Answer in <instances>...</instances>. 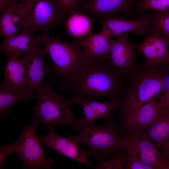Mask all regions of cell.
Instances as JSON below:
<instances>
[{
  "label": "cell",
  "instance_id": "1",
  "mask_svg": "<svg viewBox=\"0 0 169 169\" xmlns=\"http://www.w3.org/2000/svg\"><path fill=\"white\" fill-rule=\"evenodd\" d=\"M108 60H89L59 88L86 100L103 96L120 100L127 80L112 69Z\"/></svg>",
  "mask_w": 169,
  "mask_h": 169
},
{
  "label": "cell",
  "instance_id": "2",
  "mask_svg": "<svg viewBox=\"0 0 169 169\" xmlns=\"http://www.w3.org/2000/svg\"><path fill=\"white\" fill-rule=\"evenodd\" d=\"M167 73L163 65L136 67L127 81L116 109L118 119L158 97L163 91Z\"/></svg>",
  "mask_w": 169,
  "mask_h": 169
},
{
  "label": "cell",
  "instance_id": "3",
  "mask_svg": "<svg viewBox=\"0 0 169 169\" xmlns=\"http://www.w3.org/2000/svg\"><path fill=\"white\" fill-rule=\"evenodd\" d=\"M77 134L71 136L77 143L87 147L88 155L97 161L106 160L110 153L114 154L122 149L123 140L118 132L115 119L110 117L105 125L98 126L94 123L75 125L71 128Z\"/></svg>",
  "mask_w": 169,
  "mask_h": 169
},
{
  "label": "cell",
  "instance_id": "4",
  "mask_svg": "<svg viewBox=\"0 0 169 169\" xmlns=\"http://www.w3.org/2000/svg\"><path fill=\"white\" fill-rule=\"evenodd\" d=\"M50 84L49 82L44 83L36 92V103L31 110L33 121L49 128L59 124L71 128L78 119L71 111L70 100L54 91Z\"/></svg>",
  "mask_w": 169,
  "mask_h": 169
},
{
  "label": "cell",
  "instance_id": "5",
  "mask_svg": "<svg viewBox=\"0 0 169 169\" xmlns=\"http://www.w3.org/2000/svg\"><path fill=\"white\" fill-rule=\"evenodd\" d=\"M39 36L47 54L52 60L56 71L61 78L59 87L70 80L78 69L89 60L76 40L68 43L51 36L47 32Z\"/></svg>",
  "mask_w": 169,
  "mask_h": 169
},
{
  "label": "cell",
  "instance_id": "6",
  "mask_svg": "<svg viewBox=\"0 0 169 169\" xmlns=\"http://www.w3.org/2000/svg\"><path fill=\"white\" fill-rule=\"evenodd\" d=\"M38 124L33 121L29 125H23L20 136L14 143L0 146V167L5 158L12 153L18 155L24 164V169H51L54 161L46 159L45 152L35 133Z\"/></svg>",
  "mask_w": 169,
  "mask_h": 169
},
{
  "label": "cell",
  "instance_id": "7",
  "mask_svg": "<svg viewBox=\"0 0 169 169\" xmlns=\"http://www.w3.org/2000/svg\"><path fill=\"white\" fill-rule=\"evenodd\" d=\"M25 21V30L32 34L47 32L63 24L68 13L59 7L58 0H19Z\"/></svg>",
  "mask_w": 169,
  "mask_h": 169
},
{
  "label": "cell",
  "instance_id": "8",
  "mask_svg": "<svg viewBox=\"0 0 169 169\" xmlns=\"http://www.w3.org/2000/svg\"><path fill=\"white\" fill-rule=\"evenodd\" d=\"M128 33H125L110 40L109 53V65L115 72L127 81L135 69L137 43H131L128 39Z\"/></svg>",
  "mask_w": 169,
  "mask_h": 169
},
{
  "label": "cell",
  "instance_id": "9",
  "mask_svg": "<svg viewBox=\"0 0 169 169\" xmlns=\"http://www.w3.org/2000/svg\"><path fill=\"white\" fill-rule=\"evenodd\" d=\"M122 148L133 151L144 163L155 169H164L167 161L160 151V148L141 132H131L121 135Z\"/></svg>",
  "mask_w": 169,
  "mask_h": 169
},
{
  "label": "cell",
  "instance_id": "10",
  "mask_svg": "<svg viewBox=\"0 0 169 169\" xmlns=\"http://www.w3.org/2000/svg\"><path fill=\"white\" fill-rule=\"evenodd\" d=\"M47 54L45 47L38 43L28 53L19 56L26 68L28 90L36 92L44 84L45 76L55 72L54 68L48 65L44 59Z\"/></svg>",
  "mask_w": 169,
  "mask_h": 169
},
{
  "label": "cell",
  "instance_id": "11",
  "mask_svg": "<svg viewBox=\"0 0 169 169\" xmlns=\"http://www.w3.org/2000/svg\"><path fill=\"white\" fill-rule=\"evenodd\" d=\"M135 0H86L79 6V10L88 13L94 20L126 14L134 17Z\"/></svg>",
  "mask_w": 169,
  "mask_h": 169
},
{
  "label": "cell",
  "instance_id": "12",
  "mask_svg": "<svg viewBox=\"0 0 169 169\" xmlns=\"http://www.w3.org/2000/svg\"><path fill=\"white\" fill-rule=\"evenodd\" d=\"M158 97L119 119L118 127L121 129V135L131 132H143L154 122L159 113L160 108L157 100Z\"/></svg>",
  "mask_w": 169,
  "mask_h": 169
},
{
  "label": "cell",
  "instance_id": "13",
  "mask_svg": "<svg viewBox=\"0 0 169 169\" xmlns=\"http://www.w3.org/2000/svg\"><path fill=\"white\" fill-rule=\"evenodd\" d=\"M39 139L43 145L56 151L63 155L83 163L89 167L93 165L88 159L87 151H85L71 137L61 136L54 131V127L49 128L48 134L40 136Z\"/></svg>",
  "mask_w": 169,
  "mask_h": 169
},
{
  "label": "cell",
  "instance_id": "14",
  "mask_svg": "<svg viewBox=\"0 0 169 169\" xmlns=\"http://www.w3.org/2000/svg\"><path fill=\"white\" fill-rule=\"evenodd\" d=\"M146 35L143 41L137 44V49L144 56V64L149 66H159L169 63L168 44L157 32L152 31Z\"/></svg>",
  "mask_w": 169,
  "mask_h": 169
},
{
  "label": "cell",
  "instance_id": "15",
  "mask_svg": "<svg viewBox=\"0 0 169 169\" xmlns=\"http://www.w3.org/2000/svg\"><path fill=\"white\" fill-rule=\"evenodd\" d=\"M101 24L102 28L100 33L108 37H117L132 31L135 35H148L151 33L150 26L146 20L136 17L131 20L122 17H111L104 19Z\"/></svg>",
  "mask_w": 169,
  "mask_h": 169
},
{
  "label": "cell",
  "instance_id": "16",
  "mask_svg": "<svg viewBox=\"0 0 169 169\" xmlns=\"http://www.w3.org/2000/svg\"><path fill=\"white\" fill-rule=\"evenodd\" d=\"M0 87L17 93L28 91L25 66L21 59L8 56Z\"/></svg>",
  "mask_w": 169,
  "mask_h": 169
},
{
  "label": "cell",
  "instance_id": "17",
  "mask_svg": "<svg viewBox=\"0 0 169 169\" xmlns=\"http://www.w3.org/2000/svg\"><path fill=\"white\" fill-rule=\"evenodd\" d=\"M39 43V36L33 38L32 34L23 30L3 39L0 45V51L8 56L18 58L29 52Z\"/></svg>",
  "mask_w": 169,
  "mask_h": 169
},
{
  "label": "cell",
  "instance_id": "18",
  "mask_svg": "<svg viewBox=\"0 0 169 169\" xmlns=\"http://www.w3.org/2000/svg\"><path fill=\"white\" fill-rule=\"evenodd\" d=\"M76 41L81 48H84L83 52L89 60L109 59L110 40L105 35L92 32L85 38Z\"/></svg>",
  "mask_w": 169,
  "mask_h": 169
},
{
  "label": "cell",
  "instance_id": "19",
  "mask_svg": "<svg viewBox=\"0 0 169 169\" xmlns=\"http://www.w3.org/2000/svg\"><path fill=\"white\" fill-rule=\"evenodd\" d=\"M161 150L169 145V108H160L154 122L142 132Z\"/></svg>",
  "mask_w": 169,
  "mask_h": 169
},
{
  "label": "cell",
  "instance_id": "20",
  "mask_svg": "<svg viewBox=\"0 0 169 169\" xmlns=\"http://www.w3.org/2000/svg\"><path fill=\"white\" fill-rule=\"evenodd\" d=\"M19 2L0 13V36L3 39L25 28L24 17Z\"/></svg>",
  "mask_w": 169,
  "mask_h": 169
},
{
  "label": "cell",
  "instance_id": "21",
  "mask_svg": "<svg viewBox=\"0 0 169 169\" xmlns=\"http://www.w3.org/2000/svg\"><path fill=\"white\" fill-rule=\"evenodd\" d=\"M93 21L90 16L79 11L68 14L63 24L69 36L81 40L92 32Z\"/></svg>",
  "mask_w": 169,
  "mask_h": 169
},
{
  "label": "cell",
  "instance_id": "22",
  "mask_svg": "<svg viewBox=\"0 0 169 169\" xmlns=\"http://www.w3.org/2000/svg\"><path fill=\"white\" fill-rule=\"evenodd\" d=\"M136 17L148 22L151 32H157L166 41L169 46V11H154L152 13L145 12L137 14Z\"/></svg>",
  "mask_w": 169,
  "mask_h": 169
},
{
  "label": "cell",
  "instance_id": "23",
  "mask_svg": "<svg viewBox=\"0 0 169 169\" xmlns=\"http://www.w3.org/2000/svg\"><path fill=\"white\" fill-rule=\"evenodd\" d=\"M35 92L27 91L17 93L0 87V115L3 116L8 112L10 107L21 100L34 98Z\"/></svg>",
  "mask_w": 169,
  "mask_h": 169
},
{
  "label": "cell",
  "instance_id": "24",
  "mask_svg": "<svg viewBox=\"0 0 169 169\" xmlns=\"http://www.w3.org/2000/svg\"><path fill=\"white\" fill-rule=\"evenodd\" d=\"M69 100L71 105L76 103L79 104L83 111V117L78 119L75 125L94 123L96 120L99 119L96 112L88 103L86 100L77 96H73Z\"/></svg>",
  "mask_w": 169,
  "mask_h": 169
},
{
  "label": "cell",
  "instance_id": "25",
  "mask_svg": "<svg viewBox=\"0 0 169 169\" xmlns=\"http://www.w3.org/2000/svg\"><path fill=\"white\" fill-rule=\"evenodd\" d=\"M88 103L93 109L99 119L108 120L110 118V113L119 105V100L100 101L93 100H86Z\"/></svg>",
  "mask_w": 169,
  "mask_h": 169
},
{
  "label": "cell",
  "instance_id": "26",
  "mask_svg": "<svg viewBox=\"0 0 169 169\" xmlns=\"http://www.w3.org/2000/svg\"><path fill=\"white\" fill-rule=\"evenodd\" d=\"M136 6L135 12L137 14L149 10L169 11V0H141Z\"/></svg>",
  "mask_w": 169,
  "mask_h": 169
},
{
  "label": "cell",
  "instance_id": "27",
  "mask_svg": "<svg viewBox=\"0 0 169 169\" xmlns=\"http://www.w3.org/2000/svg\"><path fill=\"white\" fill-rule=\"evenodd\" d=\"M122 149L115 153L114 156L109 161L103 160L98 161L95 168L122 169L125 167L126 158L122 151Z\"/></svg>",
  "mask_w": 169,
  "mask_h": 169
},
{
  "label": "cell",
  "instance_id": "28",
  "mask_svg": "<svg viewBox=\"0 0 169 169\" xmlns=\"http://www.w3.org/2000/svg\"><path fill=\"white\" fill-rule=\"evenodd\" d=\"M126 158L125 169H155L153 166L147 165L137 156L136 153L131 150L122 148Z\"/></svg>",
  "mask_w": 169,
  "mask_h": 169
},
{
  "label": "cell",
  "instance_id": "29",
  "mask_svg": "<svg viewBox=\"0 0 169 169\" xmlns=\"http://www.w3.org/2000/svg\"><path fill=\"white\" fill-rule=\"evenodd\" d=\"M81 0H58L60 8L68 14L79 11V3Z\"/></svg>",
  "mask_w": 169,
  "mask_h": 169
},
{
  "label": "cell",
  "instance_id": "30",
  "mask_svg": "<svg viewBox=\"0 0 169 169\" xmlns=\"http://www.w3.org/2000/svg\"><path fill=\"white\" fill-rule=\"evenodd\" d=\"M156 102L160 108H169V87L163 91Z\"/></svg>",
  "mask_w": 169,
  "mask_h": 169
},
{
  "label": "cell",
  "instance_id": "31",
  "mask_svg": "<svg viewBox=\"0 0 169 169\" xmlns=\"http://www.w3.org/2000/svg\"><path fill=\"white\" fill-rule=\"evenodd\" d=\"M19 0H0V13L8 9L12 5L18 2Z\"/></svg>",
  "mask_w": 169,
  "mask_h": 169
},
{
  "label": "cell",
  "instance_id": "32",
  "mask_svg": "<svg viewBox=\"0 0 169 169\" xmlns=\"http://www.w3.org/2000/svg\"><path fill=\"white\" fill-rule=\"evenodd\" d=\"M164 151L163 153L167 161H169V145L165 148Z\"/></svg>",
  "mask_w": 169,
  "mask_h": 169
},
{
  "label": "cell",
  "instance_id": "33",
  "mask_svg": "<svg viewBox=\"0 0 169 169\" xmlns=\"http://www.w3.org/2000/svg\"><path fill=\"white\" fill-rule=\"evenodd\" d=\"M167 73L169 74V63L163 65Z\"/></svg>",
  "mask_w": 169,
  "mask_h": 169
},
{
  "label": "cell",
  "instance_id": "34",
  "mask_svg": "<svg viewBox=\"0 0 169 169\" xmlns=\"http://www.w3.org/2000/svg\"><path fill=\"white\" fill-rule=\"evenodd\" d=\"M86 0H81V1H82L83 2H84Z\"/></svg>",
  "mask_w": 169,
  "mask_h": 169
}]
</instances>
